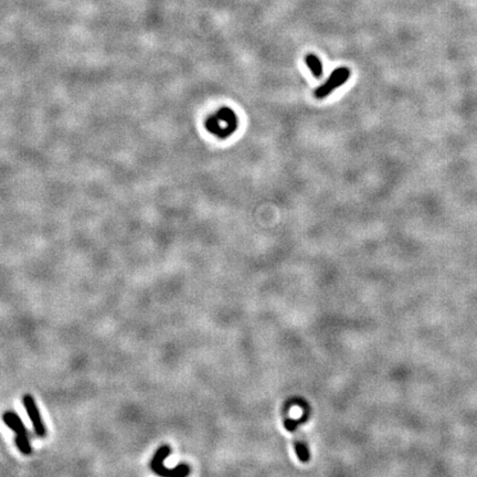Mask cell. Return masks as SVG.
<instances>
[{"mask_svg": "<svg viewBox=\"0 0 477 477\" xmlns=\"http://www.w3.org/2000/svg\"><path fill=\"white\" fill-rule=\"evenodd\" d=\"M349 76H350L349 69L347 68L337 69V70H335L332 73L331 76L328 77V80L315 91V96L317 98L327 97L328 95L332 92H334L336 89H338L339 86L346 83V82L348 81Z\"/></svg>", "mask_w": 477, "mask_h": 477, "instance_id": "6da1fadb", "label": "cell"}, {"mask_svg": "<svg viewBox=\"0 0 477 477\" xmlns=\"http://www.w3.org/2000/svg\"><path fill=\"white\" fill-rule=\"evenodd\" d=\"M23 403L25 411H27L30 421L32 423L33 431L39 437L47 436V428L42 421L40 411L37 405V402L31 394H24L23 397Z\"/></svg>", "mask_w": 477, "mask_h": 477, "instance_id": "7a4b0ae2", "label": "cell"}, {"mask_svg": "<svg viewBox=\"0 0 477 477\" xmlns=\"http://www.w3.org/2000/svg\"><path fill=\"white\" fill-rule=\"evenodd\" d=\"M2 421L15 432V434H28V430L20 416L14 411H7L2 414Z\"/></svg>", "mask_w": 477, "mask_h": 477, "instance_id": "3957f363", "label": "cell"}, {"mask_svg": "<svg viewBox=\"0 0 477 477\" xmlns=\"http://www.w3.org/2000/svg\"><path fill=\"white\" fill-rule=\"evenodd\" d=\"M153 472L155 474L163 477H186L190 474L191 470H190L188 464H179V465L172 468L166 467L164 464H162L157 468H155Z\"/></svg>", "mask_w": 477, "mask_h": 477, "instance_id": "277c9868", "label": "cell"}, {"mask_svg": "<svg viewBox=\"0 0 477 477\" xmlns=\"http://www.w3.org/2000/svg\"><path fill=\"white\" fill-rule=\"evenodd\" d=\"M170 454H171L170 446L167 445V444H164L162 446H159L157 451L155 452L153 458L150 459V463H149L150 470L154 471L155 468H157L158 466L162 465V464H164L165 459H166Z\"/></svg>", "mask_w": 477, "mask_h": 477, "instance_id": "5b68a950", "label": "cell"}, {"mask_svg": "<svg viewBox=\"0 0 477 477\" xmlns=\"http://www.w3.org/2000/svg\"><path fill=\"white\" fill-rule=\"evenodd\" d=\"M15 444L24 455H30L32 453V446L30 444L28 434H16Z\"/></svg>", "mask_w": 477, "mask_h": 477, "instance_id": "8992f818", "label": "cell"}, {"mask_svg": "<svg viewBox=\"0 0 477 477\" xmlns=\"http://www.w3.org/2000/svg\"><path fill=\"white\" fill-rule=\"evenodd\" d=\"M306 66L309 67L310 70L313 73L314 76L320 77L323 74V66L320 60L315 54H309L305 59Z\"/></svg>", "mask_w": 477, "mask_h": 477, "instance_id": "52a82bcc", "label": "cell"}]
</instances>
